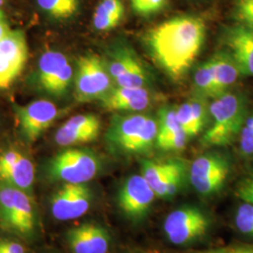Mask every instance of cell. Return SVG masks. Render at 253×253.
<instances>
[{
    "instance_id": "obj_1",
    "label": "cell",
    "mask_w": 253,
    "mask_h": 253,
    "mask_svg": "<svg viewBox=\"0 0 253 253\" xmlns=\"http://www.w3.org/2000/svg\"><path fill=\"white\" fill-rule=\"evenodd\" d=\"M202 19L179 16L167 20L148 31L146 42L156 62L177 80L189 71L206 40Z\"/></svg>"
},
{
    "instance_id": "obj_2",
    "label": "cell",
    "mask_w": 253,
    "mask_h": 253,
    "mask_svg": "<svg viewBox=\"0 0 253 253\" xmlns=\"http://www.w3.org/2000/svg\"><path fill=\"white\" fill-rule=\"evenodd\" d=\"M158 132V121L150 116H117L111 121L106 140L111 148L118 153H145L156 145Z\"/></svg>"
},
{
    "instance_id": "obj_3",
    "label": "cell",
    "mask_w": 253,
    "mask_h": 253,
    "mask_svg": "<svg viewBox=\"0 0 253 253\" xmlns=\"http://www.w3.org/2000/svg\"><path fill=\"white\" fill-rule=\"evenodd\" d=\"M211 126L202 138L205 146H225L239 135L247 118V104L244 98L227 92L215 98L209 106Z\"/></svg>"
},
{
    "instance_id": "obj_4",
    "label": "cell",
    "mask_w": 253,
    "mask_h": 253,
    "mask_svg": "<svg viewBox=\"0 0 253 253\" xmlns=\"http://www.w3.org/2000/svg\"><path fill=\"white\" fill-rule=\"evenodd\" d=\"M98 156L88 149L70 148L57 154L48 164V175L53 181L84 184L100 171Z\"/></svg>"
},
{
    "instance_id": "obj_5",
    "label": "cell",
    "mask_w": 253,
    "mask_h": 253,
    "mask_svg": "<svg viewBox=\"0 0 253 253\" xmlns=\"http://www.w3.org/2000/svg\"><path fill=\"white\" fill-rule=\"evenodd\" d=\"M0 226L20 236L31 235L35 228V212L26 191L7 184L0 187Z\"/></svg>"
},
{
    "instance_id": "obj_6",
    "label": "cell",
    "mask_w": 253,
    "mask_h": 253,
    "mask_svg": "<svg viewBox=\"0 0 253 253\" xmlns=\"http://www.w3.org/2000/svg\"><path fill=\"white\" fill-rule=\"evenodd\" d=\"M108 68L96 54L83 55L77 63L75 75V98L79 102L102 100L112 87Z\"/></svg>"
},
{
    "instance_id": "obj_7",
    "label": "cell",
    "mask_w": 253,
    "mask_h": 253,
    "mask_svg": "<svg viewBox=\"0 0 253 253\" xmlns=\"http://www.w3.org/2000/svg\"><path fill=\"white\" fill-rule=\"evenodd\" d=\"M210 227L208 215L196 207H181L171 212L163 222V231L173 245L184 246L207 235Z\"/></svg>"
},
{
    "instance_id": "obj_8",
    "label": "cell",
    "mask_w": 253,
    "mask_h": 253,
    "mask_svg": "<svg viewBox=\"0 0 253 253\" xmlns=\"http://www.w3.org/2000/svg\"><path fill=\"white\" fill-rule=\"evenodd\" d=\"M230 172L226 158L218 153L202 155L190 166V183L203 196H211L223 187Z\"/></svg>"
},
{
    "instance_id": "obj_9",
    "label": "cell",
    "mask_w": 253,
    "mask_h": 253,
    "mask_svg": "<svg viewBox=\"0 0 253 253\" xmlns=\"http://www.w3.org/2000/svg\"><path fill=\"white\" fill-rule=\"evenodd\" d=\"M156 193L142 174L127 177L118 191V208L132 222L145 218L153 205Z\"/></svg>"
},
{
    "instance_id": "obj_10",
    "label": "cell",
    "mask_w": 253,
    "mask_h": 253,
    "mask_svg": "<svg viewBox=\"0 0 253 253\" xmlns=\"http://www.w3.org/2000/svg\"><path fill=\"white\" fill-rule=\"evenodd\" d=\"M91 204L92 192L85 183H65L51 199V212L57 220H71L84 216Z\"/></svg>"
},
{
    "instance_id": "obj_11",
    "label": "cell",
    "mask_w": 253,
    "mask_h": 253,
    "mask_svg": "<svg viewBox=\"0 0 253 253\" xmlns=\"http://www.w3.org/2000/svg\"><path fill=\"white\" fill-rule=\"evenodd\" d=\"M19 126L28 142L37 139L51 126L58 117V110L53 102L38 100L16 109Z\"/></svg>"
},
{
    "instance_id": "obj_12",
    "label": "cell",
    "mask_w": 253,
    "mask_h": 253,
    "mask_svg": "<svg viewBox=\"0 0 253 253\" xmlns=\"http://www.w3.org/2000/svg\"><path fill=\"white\" fill-rule=\"evenodd\" d=\"M100 118L93 114H81L70 118L54 136L60 146H72L94 142L100 135Z\"/></svg>"
},
{
    "instance_id": "obj_13",
    "label": "cell",
    "mask_w": 253,
    "mask_h": 253,
    "mask_svg": "<svg viewBox=\"0 0 253 253\" xmlns=\"http://www.w3.org/2000/svg\"><path fill=\"white\" fill-rule=\"evenodd\" d=\"M34 165L16 150L0 154V180L19 190L29 192L34 182Z\"/></svg>"
},
{
    "instance_id": "obj_14",
    "label": "cell",
    "mask_w": 253,
    "mask_h": 253,
    "mask_svg": "<svg viewBox=\"0 0 253 253\" xmlns=\"http://www.w3.org/2000/svg\"><path fill=\"white\" fill-rule=\"evenodd\" d=\"M66 238L73 253H108L110 235L100 224L87 222L73 227Z\"/></svg>"
},
{
    "instance_id": "obj_15",
    "label": "cell",
    "mask_w": 253,
    "mask_h": 253,
    "mask_svg": "<svg viewBox=\"0 0 253 253\" xmlns=\"http://www.w3.org/2000/svg\"><path fill=\"white\" fill-rule=\"evenodd\" d=\"M109 73L118 86L145 87L148 75L144 66L128 51H122L114 57Z\"/></svg>"
},
{
    "instance_id": "obj_16",
    "label": "cell",
    "mask_w": 253,
    "mask_h": 253,
    "mask_svg": "<svg viewBox=\"0 0 253 253\" xmlns=\"http://www.w3.org/2000/svg\"><path fill=\"white\" fill-rule=\"evenodd\" d=\"M225 42L240 73L253 76V28L244 25L233 27L227 31Z\"/></svg>"
},
{
    "instance_id": "obj_17",
    "label": "cell",
    "mask_w": 253,
    "mask_h": 253,
    "mask_svg": "<svg viewBox=\"0 0 253 253\" xmlns=\"http://www.w3.org/2000/svg\"><path fill=\"white\" fill-rule=\"evenodd\" d=\"M100 100L109 111L139 112L150 106L152 98L145 87L117 86Z\"/></svg>"
},
{
    "instance_id": "obj_18",
    "label": "cell",
    "mask_w": 253,
    "mask_h": 253,
    "mask_svg": "<svg viewBox=\"0 0 253 253\" xmlns=\"http://www.w3.org/2000/svg\"><path fill=\"white\" fill-rule=\"evenodd\" d=\"M0 55L21 73L28 57L27 38L22 30H10L0 42Z\"/></svg>"
},
{
    "instance_id": "obj_19",
    "label": "cell",
    "mask_w": 253,
    "mask_h": 253,
    "mask_svg": "<svg viewBox=\"0 0 253 253\" xmlns=\"http://www.w3.org/2000/svg\"><path fill=\"white\" fill-rule=\"evenodd\" d=\"M209 61L217 97H219L227 93L229 88L237 81L240 72L229 53H218L209 59Z\"/></svg>"
},
{
    "instance_id": "obj_20",
    "label": "cell",
    "mask_w": 253,
    "mask_h": 253,
    "mask_svg": "<svg viewBox=\"0 0 253 253\" xmlns=\"http://www.w3.org/2000/svg\"><path fill=\"white\" fill-rule=\"evenodd\" d=\"M125 7L121 0H101L94 11L93 25L100 31L111 30L123 19Z\"/></svg>"
},
{
    "instance_id": "obj_21",
    "label": "cell",
    "mask_w": 253,
    "mask_h": 253,
    "mask_svg": "<svg viewBox=\"0 0 253 253\" xmlns=\"http://www.w3.org/2000/svg\"><path fill=\"white\" fill-rule=\"evenodd\" d=\"M69 64L65 54L56 51H47L39 62V82L45 89L53 84L64 68Z\"/></svg>"
},
{
    "instance_id": "obj_22",
    "label": "cell",
    "mask_w": 253,
    "mask_h": 253,
    "mask_svg": "<svg viewBox=\"0 0 253 253\" xmlns=\"http://www.w3.org/2000/svg\"><path fill=\"white\" fill-rule=\"evenodd\" d=\"M37 5L48 17L65 21L78 12L80 0H37Z\"/></svg>"
},
{
    "instance_id": "obj_23",
    "label": "cell",
    "mask_w": 253,
    "mask_h": 253,
    "mask_svg": "<svg viewBox=\"0 0 253 253\" xmlns=\"http://www.w3.org/2000/svg\"><path fill=\"white\" fill-rule=\"evenodd\" d=\"M180 163L181 161L177 160H172L164 163L145 160L141 163L142 175L155 191L163 179Z\"/></svg>"
},
{
    "instance_id": "obj_24",
    "label": "cell",
    "mask_w": 253,
    "mask_h": 253,
    "mask_svg": "<svg viewBox=\"0 0 253 253\" xmlns=\"http://www.w3.org/2000/svg\"><path fill=\"white\" fill-rule=\"evenodd\" d=\"M185 176L186 166L181 161V163L163 179L158 189L155 190L156 196L163 200H171L175 197L184 185Z\"/></svg>"
},
{
    "instance_id": "obj_25",
    "label": "cell",
    "mask_w": 253,
    "mask_h": 253,
    "mask_svg": "<svg viewBox=\"0 0 253 253\" xmlns=\"http://www.w3.org/2000/svg\"><path fill=\"white\" fill-rule=\"evenodd\" d=\"M194 84L198 95L205 98H217V94L210 61L201 64L194 73Z\"/></svg>"
},
{
    "instance_id": "obj_26",
    "label": "cell",
    "mask_w": 253,
    "mask_h": 253,
    "mask_svg": "<svg viewBox=\"0 0 253 253\" xmlns=\"http://www.w3.org/2000/svg\"><path fill=\"white\" fill-rule=\"evenodd\" d=\"M157 121L159 128L157 140L172 135L182 129L177 118L176 109L173 107L165 106L161 109L159 111V118Z\"/></svg>"
},
{
    "instance_id": "obj_27",
    "label": "cell",
    "mask_w": 253,
    "mask_h": 253,
    "mask_svg": "<svg viewBox=\"0 0 253 253\" xmlns=\"http://www.w3.org/2000/svg\"><path fill=\"white\" fill-rule=\"evenodd\" d=\"M189 101L191 107L194 128L197 135L203 130V128L208 123V115L210 114V111H209L210 105H208L207 98L199 95Z\"/></svg>"
},
{
    "instance_id": "obj_28",
    "label": "cell",
    "mask_w": 253,
    "mask_h": 253,
    "mask_svg": "<svg viewBox=\"0 0 253 253\" xmlns=\"http://www.w3.org/2000/svg\"><path fill=\"white\" fill-rule=\"evenodd\" d=\"M235 226L238 231L247 235H253V205L242 204L235 214Z\"/></svg>"
},
{
    "instance_id": "obj_29",
    "label": "cell",
    "mask_w": 253,
    "mask_h": 253,
    "mask_svg": "<svg viewBox=\"0 0 253 253\" xmlns=\"http://www.w3.org/2000/svg\"><path fill=\"white\" fill-rule=\"evenodd\" d=\"M189 138L190 137L185 133V131L180 129L172 135L158 139L156 141V146L164 151H179L185 148Z\"/></svg>"
},
{
    "instance_id": "obj_30",
    "label": "cell",
    "mask_w": 253,
    "mask_h": 253,
    "mask_svg": "<svg viewBox=\"0 0 253 253\" xmlns=\"http://www.w3.org/2000/svg\"><path fill=\"white\" fill-rule=\"evenodd\" d=\"M239 146L245 156H253V114L247 117L239 133Z\"/></svg>"
},
{
    "instance_id": "obj_31",
    "label": "cell",
    "mask_w": 253,
    "mask_h": 253,
    "mask_svg": "<svg viewBox=\"0 0 253 253\" xmlns=\"http://www.w3.org/2000/svg\"><path fill=\"white\" fill-rule=\"evenodd\" d=\"M134 12L142 16L155 14L166 6L168 0H130Z\"/></svg>"
},
{
    "instance_id": "obj_32",
    "label": "cell",
    "mask_w": 253,
    "mask_h": 253,
    "mask_svg": "<svg viewBox=\"0 0 253 253\" xmlns=\"http://www.w3.org/2000/svg\"><path fill=\"white\" fill-rule=\"evenodd\" d=\"M176 114L181 128L185 131V133L189 137L196 135L190 101H187L181 104L180 106H178L176 108Z\"/></svg>"
},
{
    "instance_id": "obj_33",
    "label": "cell",
    "mask_w": 253,
    "mask_h": 253,
    "mask_svg": "<svg viewBox=\"0 0 253 253\" xmlns=\"http://www.w3.org/2000/svg\"><path fill=\"white\" fill-rule=\"evenodd\" d=\"M73 68L71 64L69 63L64 68L63 71L47 91L53 95H57V96L63 94L69 88L71 83L73 81Z\"/></svg>"
},
{
    "instance_id": "obj_34",
    "label": "cell",
    "mask_w": 253,
    "mask_h": 253,
    "mask_svg": "<svg viewBox=\"0 0 253 253\" xmlns=\"http://www.w3.org/2000/svg\"><path fill=\"white\" fill-rule=\"evenodd\" d=\"M235 14L244 26L253 28V0H237Z\"/></svg>"
},
{
    "instance_id": "obj_35",
    "label": "cell",
    "mask_w": 253,
    "mask_h": 253,
    "mask_svg": "<svg viewBox=\"0 0 253 253\" xmlns=\"http://www.w3.org/2000/svg\"><path fill=\"white\" fill-rule=\"evenodd\" d=\"M19 73L9 65V62L0 55V89L9 87L16 79Z\"/></svg>"
},
{
    "instance_id": "obj_36",
    "label": "cell",
    "mask_w": 253,
    "mask_h": 253,
    "mask_svg": "<svg viewBox=\"0 0 253 253\" xmlns=\"http://www.w3.org/2000/svg\"><path fill=\"white\" fill-rule=\"evenodd\" d=\"M236 195L246 203L253 205V176L248 177L240 183L236 190Z\"/></svg>"
},
{
    "instance_id": "obj_37",
    "label": "cell",
    "mask_w": 253,
    "mask_h": 253,
    "mask_svg": "<svg viewBox=\"0 0 253 253\" xmlns=\"http://www.w3.org/2000/svg\"><path fill=\"white\" fill-rule=\"evenodd\" d=\"M253 253V245L225 247V248L212 249V250L197 252V253Z\"/></svg>"
},
{
    "instance_id": "obj_38",
    "label": "cell",
    "mask_w": 253,
    "mask_h": 253,
    "mask_svg": "<svg viewBox=\"0 0 253 253\" xmlns=\"http://www.w3.org/2000/svg\"><path fill=\"white\" fill-rule=\"evenodd\" d=\"M0 250L6 253H27L22 245L8 240H0Z\"/></svg>"
},
{
    "instance_id": "obj_39",
    "label": "cell",
    "mask_w": 253,
    "mask_h": 253,
    "mask_svg": "<svg viewBox=\"0 0 253 253\" xmlns=\"http://www.w3.org/2000/svg\"><path fill=\"white\" fill-rule=\"evenodd\" d=\"M11 29L9 28L8 23L5 21V19H0V42L7 36Z\"/></svg>"
},
{
    "instance_id": "obj_40",
    "label": "cell",
    "mask_w": 253,
    "mask_h": 253,
    "mask_svg": "<svg viewBox=\"0 0 253 253\" xmlns=\"http://www.w3.org/2000/svg\"><path fill=\"white\" fill-rule=\"evenodd\" d=\"M0 19H4V13L1 9H0Z\"/></svg>"
},
{
    "instance_id": "obj_41",
    "label": "cell",
    "mask_w": 253,
    "mask_h": 253,
    "mask_svg": "<svg viewBox=\"0 0 253 253\" xmlns=\"http://www.w3.org/2000/svg\"><path fill=\"white\" fill-rule=\"evenodd\" d=\"M4 4V0H0V8H1V6Z\"/></svg>"
},
{
    "instance_id": "obj_42",
    "label": "cell",
    "mask_w": 253,
    "mask_h": 253,
    "mask_svg": "<svg viewBox=\"0 0 253 253\" xmlns=\"http://www.w3.org/2000/svg\"><path fill=\"white\" fill-rule=\"evenodd\" d=\"M0 253H5V252H3V251H2V250H0Z\"/></svg>"
}]
</instances>
